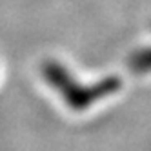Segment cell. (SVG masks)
<instances>
[{"label":"cell","instance_id":"1","mask_svg":"<svg viewBox=\"0 0 151 151\" xmlns=\"http://www.w3.org/2000/svg\"><path fill=\"white\" fill-rule=\"evenodd\" d=\"M44 75H46V78L49 80V84L53 88L62 93L66 104L75 111L86 109V107H89L99 99L111 95L113 91L118 89V80H113V78L106 80L102 84L91 86V88H78L73 80H69L68 73L60 66H57V64H46Z\"/></svg>","mask_w":151,"mask_h":151}]
</instances>
